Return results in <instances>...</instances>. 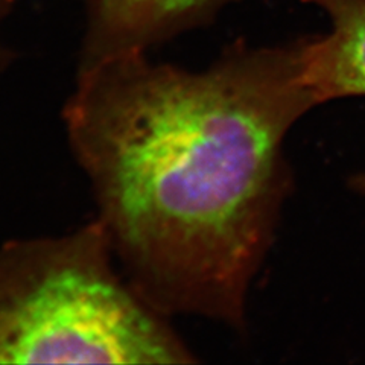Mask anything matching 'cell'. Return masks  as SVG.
Segmentation results:
<instances>
[{
	"label": "cell",
	"mask_w": 365,
	"mask_h": 365,
	"mask_svg": "<svg viewBox=\"0 0 365 365\" xmlns=\"http://www.w3.org/2000/svg\"><path fill=\"white\" fill-rule=\"evenodd\" d=\"M315 107L303 38L239 43L202 71L148 53L78 67L67 142L119 268L155 309L245 332L292 193L284 140Z\"/></svg>",
	"instance_id": "6da1fadb"
},
{
	"label": "cell",
	"mask_w": 365,
	"mask_h": 365,
	"mask_svg": "<svg viewBox=\"0 0 365 365\" xmlns=\"http://www.w3.org/2000/svg\"><path fill=\"white\" fill-rule=\"evenodd\" d=\"M170 317L123 276L95 218L0 245V364H193Z\"/></svg>",
	"instance_id": "7a4b0ae2"
},
{
	"label": "cell",
	"mask_w": 365,
	"mask_h": 365,
	"mask_svg": "<svg viewBox=\"0 0 365 365\" xmlns=\"http://www.w3.org/2000/svg\"><path fill=\"white\" fill-rule=\"evenodd\" d=\"M224 0H86L78 67L148 53L207 21Z\"/></svg>",
	"instance_id": "3957f363"
},
{
	"label": "cell",
	"mask_w": 365,
	"mask_h": 365,
	"mask_svg": "<svg viewBox=\"0 0 365 365\" xmlns=\"http://www.w3.org/2000/svg\"><path fill=\"white\" fill-rule=\"evenodd\" d=\"M323 9L329 34L303 38V78L317 107L365 96V0H303Z\"/></svg>",
	"instance_id": "277c9868"
},
{
	"label": "cell",
	"mask_w": 365,
	"mask_h": 365,
	"mask_svg": "<svg viewBox=\"0 0 365 365\" xmlns=\"http://www.w3.org/2000/svg\"><path fill=\"white\" fill-rule=\"evenodd\" d=\"M16 5V0H0V26L6 20V17L13 13V8ZM14 58V53L8 46H5L0 40V71L5 68Z\"/></svg>",
	"instance_id": "5b68a950"
},
{
	"label": "cell",
	"mask_w": 365,
	"mask_h": 365,
	"mask_svg": "<svg viewBox=\"0 0 365 365\" xmlns=\"http://www.w3.org/2000/svg\"><path fill=\"white\" fill-rule=\"evenodd\" d=\"M347 186L358 193V195H362L365 197V170L364 173H355L351 174L347 180Z\"/></svg>",
	"instance_id": "8992f818"
}]
</instances>
